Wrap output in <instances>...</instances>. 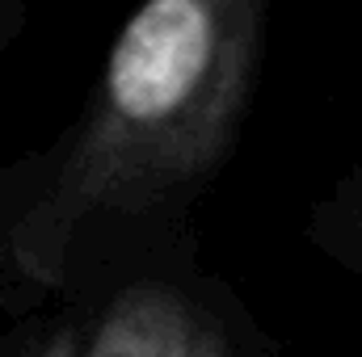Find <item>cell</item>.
Wrapping results in <instances>:
<instances>
[{
    "instance_id": "obj_1",
    "label": "cell",
    "mask_w": 362,
    "mask_h": 357,
    "mask_svg": "<svg viewBox=\"0 0 362 357\" xmlns=\"http://www.w3.org/2000/svg\"><path fill=\"white\" fill-rule=\"evenodd\" d=\"M262 55L253 0H152L110 47L93 105L21 244L55 253L76 223L135 210L211 173L245 118Z\"/></svg>"
},
{
    "instance_id": "obj_4",
    "label": "cell",
    "mask_w": 362,
    "mask_h": 357,
    "mask_svg": "<svg viewBox=\"0 0 362 357\" xmlns=\"http://www.w3.org/2000/svg\"><path fill=\"white\" fill-rule=\"evenodd\" d=\"M30 357H81V337L76 332H55L51 341H42Z\"/></svg>"
},
{
    "instance_id": "obj_3",
    "label": "cell",
    "mask_w": 362,
    "mask_h": 357,
    "mask_svg": "<svg viewBox=\"0 0 362 357\" xmlns=\"http://www.w3.org/2000/svg\"><path fill=\"white\" fill-rule=\"evenodd\" d=\"M325 244L337 248L341 261L362 273V177L346 181L341 193L329 202V227H325Z\"/></svg>"
},
{
    "instance_id": "obj_2",
    "label": "cell",
    "mask_w": 362,
    "mask_h": 357,
    "mask_svg": "<svg viewBox=\"0 0 362 357\" xmlns=\"http://www.w3.org/2000/svg\"><path fill=\"white\" fill-rule=\"evenodd\" d=\"M81 357H232V349L181 290L131 286L97 320Z\"/></svg>"
}]
</instances>
